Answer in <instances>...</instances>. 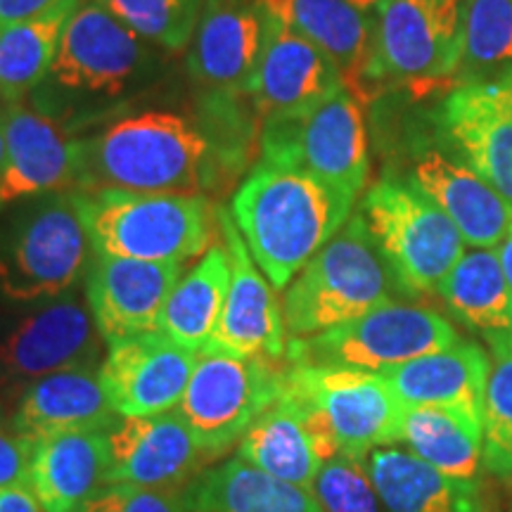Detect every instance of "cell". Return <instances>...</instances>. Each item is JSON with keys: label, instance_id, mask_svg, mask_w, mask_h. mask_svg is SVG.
Masks as SVG:
<instances>
[{"label": "cell", "instance_id": "cell-1", "mask_svg": "<svg viewBox=\"0 0 512 512\" xmlns=\"http://www.w3.org/2000/svg\"><path fill=\"white\" fill-rule=\"evenodd\" d=\"M240 166L214 133L174 112L121 117L81 138V192L207 195Z\"/></svg>", "mask_w": 512, "mask_h": 512}, {"label": "cell", "instance_id": "cell-2", "mask_svg": "<svg viewBox=\"0 0 512 512\" xmlns=\"http://www.w3.org/2000/svg\"><path fill=\"white\" fill-rule=\"evenodd\" d=\"M354 204L309 174L259 162L235 190L230 214L256 266L285 290L351 219Z\"/></svg>", "mask_w": 512, "mask_h": 512}, {"label": "cell", "instance_id": "cell-3", "mask_svg": "<svg viewBox=\"0 0 512 512\" xmlns=\"http://www.w3.org/2000/svg\"><path fill=\"white\" fill-rule=\"evenodd\" d=\"M157 46L140 38L95 0H83L64 29L60 50L34 102L72 126V117L110 107L157 76Z\"/></svg>", "mask_w": 512, "mask_h": 512}, {"label": "cell", "instance_id": "cell-4", "mask_svg": "<svg viewBox=\"0 0 512 512\" xmlns=\"http://www.w3.org/2000/svg\"><path fill=\"white\" fill-rule=\"evenodd\" d=\"M93 259L81 192H48L0 209V294L5 302H41L76 290Z\"/></svg>", "mask_w": 512, "mask_h": 512}, {"label": "cell", "instance_id": "cell-5", "mask_svg": "<svg viewBox=\"0 0 512 512\" xmlns=\"http://www.w3.org/2000/svg\"><path fill=\"white\" fill-rule=\"evenodd\" d=\"M81 214L95 254L152 264H185L219 235V207L207 195L81 192Z\"/></svg>", "mask_w": 512, "mask_h": 512}, {"label": "cell", "instance_id": "cell-6", "mask_svg": "<svg viewBox=\"0 0 512 512\" xmlns=\"http://www.w3.org/2000/svg\"><path fill=\"white\" fill-rule=\"evenodd\" d=\"M399 283L354 211L342 230L285 287L287 339L313 337L394 302ZM403 294V292H401Z\"/></svg>", "mask_w": 512, "mask_h": 512}, {"label": "cell", "instance_id": "cell-7", "mask_svg": "<svg viewBox=\"0 0 512 512\" xmlns=\"http://www.w3.org/2000/svg\"><path fill=\"white\" fill-rule=\"evenodd\" d=\"M358 214L403 294H439L446 275L463 259L460 230L411 181H377L363 195Z\"/></svg>", "mask_w": 512, "mask_h": 512}, {"label": "cell", "instance_id": "cell-8", "mask_svg": "<svg viewBox=\"0 0 512 512\" xmlns=\"http://www.w3.org/2000/svg\"><path fill=\"white\" fill-rule=\"evenodd\" d=\"M102 344L81 287L12 304L0 313V408L12 413L31 384L57 370L98 366Z\"/></svg>", "mask_w": 512, "mask_h": 512}, {"label": "cell", "instance_id": "cell-9", "mask_svg": "<svg viewBox=\"0 0 512 512\" xmlns=\"http://www.w3.org/2000/svg\"><path fill=\"white\" fill-rule=\"evenodd\" d=\"M259 150V162L302 171L354 200L368 183L366 121L349 88L306 112L264 121Z\"/></svg>", "mask_w": 512, "mask_h": 512}, {"label": "cell", "instance_id": "cell-10", "mask_svg": "<svg viewBox=\"0 0 512 512\" xmlns=\"http://www.w3.org/2000/svg\"><path fill=\"white\" fill-rule=\"evenodd\" d=\"M458 330L439 311L389 302L313 337L287 339L294 366L358 368L380 373L458 344Z\"/></svg>", "mask_w": 512, "mask_h": 512}, {"label": "cell", "instance_id": "cell-11", "mask_svg": "<svg viewBox=\"0 0 512 512\" xmlns=\"http://www.w3.org/2000/svg\"><path fill=\"white\" fill-rule=\"evenodd\" d=\"M285 392L330 434L339 453L368 458L375 448L401 441L406 406L373 370L290 363Z\"/></svg>", "mask_w": 512, "mask_h": 512}, {"label": "cell", "instance_id": "cell-12", "mask_svg": "<svg viewBox=\"0 0 512 512\" xmlns=\"http://www.w3.org/2000/svg\"><path fill=\"white\" fill-rule=\"evenodd\" d=\"M290 363L200 354L178 413L211 460L238 444L254 420L278 401Z\"/></svg>", "mask_w": 512, "mask_h": 512}, {"label": "cell", "instance_id": "cell-13", "mask_svg": "<svg viewBox=\"0 0 512 512\" xmlns=\"http://www.w3.org/2000/svg\"><path fill=\"white\" fill-rule=\"evenodd\" d=\"M463 0H382L373 19L368 86L432 88L458 72Z\"/></svg>", "mask_w": 512, "mask_h": 512}, {"label": "cell", "instance_id": "cell-14", "mask_svg": "<svg viewBox=\"0 0 512 512\" xmlns=\"http://www.w3.org/2000/svg\"><path fill=\"white\" fill-rule=\"evenodd\" d=\"M5 169L0 209L48 192H81V138L31 98L5 102Z\"/></svg>", "mask_w": 512, "mask_h": 512}, {"label": "cell", "instance_id": "cell-15", "mask_svg": "<svg viewBox=\"0 0 512 512\" xmlns=\"http://www.w3.org/2000/svg\"><path fill=\"white\" fill-rule=\"evenodd\" d=\"M219 233L230 256V287L214 335L202 354L283 361L287 325L275 287L249 254L233 214L219 207Z\"/></svg>", "mask_w": 512, "mask_h": 512}, {"label": "cell", "instance_id": "cell-16", "mask_svg": "<svg viewBox=\"0 0 512 512\" xmlns=\"http://www.w3.org/2000/svg\"><path fill=\"white\" fill-rule=\"evenodd\" d=\"M110 472L107 484H136L147 489H185L214 463L192 437L183 415L164 411L117 418L107 430Z\"/></svg>", "mask_w": 512, "mask_h": 512}, {"label": "cell", "instance_id": "cell-17", "mask_svg": "<svg viewBox=\"0 0 512 512\" xmlns=\"http://www.w3.org/2000/svg\"><path fill=\"white\" fill-rule=\"evenodd\" d=\"M266 15L256 0H207L188 46V72L214 102L252 93Z\"/></svg>", "mask_w": 512, "mask_h": 512}, {"label": "cell", "instance_id": "cell-18", "mask_svg": "<svg viewBox=\"0 0 512 512\" xmlns=\"http://www.w3.org/2000/svg\"><path fill=\"white\" fill-rule=\"evenodd\" d=\"M197 358L162 330L121 339L107 347L100 377L119 418L174 411L181 403Z\"/></svg>", "mask_w": 512, "mask_h": 512}, {"label": "cell", "instance_id": "cell-19", "mask_svg": "<svg viewBox=\"0 0 512 512\" xmlns=\"http://www.w3.org/2000/svg\"><path fill=\"white\" fill-rule=\"evenodd\" d=\"M183 273L185 264L95 254L83 280V294L102 342L110 347L121 339L159 330L166 302Z\"/></svg>", "mask_w": 512, "mask_h": 512}, {"label": "cell", "instance_id": "cell-20", "mask_svg": "<svg viewBox=\"0 0 512 512\" xmlns=\"http://www.w3.org/2000/svg\"><path fill=\"white\" fill-rule=\"evenodd\" d=\"M342 88H347L344 76L323 50L266 15L264 46L249 93L261 124L311 110Z\"/></svg>", "mask_w": 512, "mask_h": 512}, {"label": "cell", "instance_id": "cell-21", "mask_svg": "<svg viewBox=\"0 0 512 512\" xmlns=\"http://www.w3.org/2000/svg\"><path fill=\"white\" fill-rule=\"evenodd\" d=\"M439 124L463 162L512 204V81L460 83Z\"/></svg>", "mask_w": 512, "mask_h": 512}, {"label": "cell", "instance_id": "cell-22", "mask_svg": "<svg viewBox=\"0 0 512 512\" xmlns=\"http://www.w3.org/2000/svg\"><path fill=\"white\" fill-rule=\"evenodd\" d=\"M411 183L453 221L465 245L496 249L512 226V204L477 171L444 152H420L413 159Z\"/></svg>", "mask_w": 512, "mask_h": 512}, {"label": "cell", "instance_id": "cell-23", "mask_svg": "<svg viewBox=\"0 0 512 512\" xmlns=\"http://www.w3.org/2000/svg\"><path fill=\"white\" fill-rule=\"evenodd\" d=\"M117 418L100 366L67 368L41 377L12 408L19 432L34 444L62 434L107 432Z\"/></svg>", "mask_w": 512, "mask_h": 512}, {"label": "cell", "instance_id": "cell-24", "mask_svg": "<svg viewBox=\"0 0 512 512\" xmlns=\"http://www.w3.org/2000/svg\"><path fill=\"white\" fill-rule=\"evenodd\" d=\"M380 375L406 408H456L484 425L489 354L475 342H458L444 351L384 368Z\"/></svg>", "mask_w": 512, "mask_h": 512}, {"label": "cell", "instance_id": "cell-25", "mask_svg": "<svg viewBox=\"0 0 512 512\" xmlns=\"http://www.w3.org/2000/svg\"><path fill=\"white\" fill-rule=\"evenodd\" d=\"M266 15L318 46L344 76L351 93L368 91L373 22L349 0H256Z\"/></svg>", "mask_w": 512, "mask_h": 512}, {"label": "cell", "instance_id": "cell-26", "mask_svg": "<svg viewBox=\"0 0 512 512\" xmlns=\"http://www.w3.org/2000/svg\"><path fill=\"white\" fill-rule=\"evenodd\" d=\"M107 432H76L38 441L29 484L46 512H79L107 484Z\"/></svg>", "mask_w": 512, "mask_h": 512}, {"label": "cell", "instance_id": "cell-27", "mask_svg": "<svg viewBox=\"0 0 512 512\" xmlns=\"http://www.w3.org/2000/svg\"><path fill=\"white\" fill-rule=\"evenodd\" d=\"M384 512H489L475 482L453 479L401 448H375L366 458Z\"/></svg>", "mask_w": 512, "mask_h": 512}, {"label": "cell", "instance_id": "cell-28", "mask_svg": "<svg viewBox=\"0 0 512 512\" xmlns=\"http://www.w3.org/2000/svg\"><path fill=\"white\" fill-rule=\"evenodd\" d=\"M183 496L190 512H325L311 491L280 482L238 456L202 470Z\"/></svg>", "mask_w": 512, "mask_h": 512}, {"label": "cell", "instance_id": "cell-29", "mask_svg": "<svg viewBox=\"0 0 512 512\" xmlns=\"http://www.w3.org/2000/svg\"><path fill=\"white\" fill-rule=\"evenodd\" d=\"M238 458L280 482L311 491L323 460L306 427L302 408L285 392L240 439Z\"/></svg>", "mask_w": 512, "mask_h": 512}, {"label": "cell", "instance_id": "cell-30", "mask_svg": "<svg viewBox=\"0 0 512 512\" xmlns=\"http://www.w3.org/2000/svg\"><path fill=\"white\" fill-rule=\"evenodd\" d=\"M83 0H57L34 17L0 27V98L17 102L48 79L64 29Z\"/></svg>", "mask_w": 512, "mask_h": 512}, {"label": "cell", "instance_id": "cell-31", "mask_svg": "<svg viewBox=\"0 0 512 512\" xmlns=\"http://www.w3.org/2000/svg\"><path fill=\"white\" fill-rule=\"evenodd\" d=\"M228 287V249L223 242H214L176 283L166 302L159 330L192 354H202L221 318Z\"/></svg>", "mask_w": 512, "mask_h": 512}, {"label": "cell", "instance_id": "cell-32", "mask_svg": "<svg viewBox=\"0 0 512 512\" xmlns=\"http://www.w3.org/2000/svg\"><path fill=\"white\" fill-rule=\"evenodd\" d=\"M401 444L434 470L472 482L482 467L484 425L456 408H406Z\"/></svg>", "mask_w": 512, "mask_h": 512}, {"label": "cell", "instance_id": "cell-33", "mask_svg": "<svg viewBox=\"0 0 512 512\" xmlns=\"http://www.w3.org/2000/svg\"><path fill=\"white\" fill-rule=\"evenodd\" d=\"M448 311L484 339L512 332V287L496 249H472L439 287Z\"/></svg>", "mask_w": 512, "mask_h": 512}, {"label": "cell", "instance_id": "cell-34", "mask_svg": "<svg viewBox=\"0 0 512 512\" xmlns=\"http://www.w3.org/2000/svg\"><path fill=\"white\" fill-rule=\"evenodd\" d=\"M456 76L512 81V0H463Z\"/></svg>", "mask_w": 512, "mask_h": 512}, {"label": "cell", "instance_id": "cell-35", "mask_svg": "<svg viewBox=\"0 0 512 512\" xmlns=\"http://www.w3.org/2000/svg\"><path fill=\"white\" fill-rule=\"evenodd\" d=\"M489 342V382L484 406L482 465L501 482H512V332Z\"/></svg>", "mask_w": 512, "mask_h": 512}, {"label": "cell", "instance_id": "cell-36", "mask_svg": "<svg viewBox=\"0 0 512 512\" xmlns=\"http://www.w3.org/2000/svg\"><path fill=\"white\" fill-rule=\"evenodd\" d=\"M152 46L183 50L190 46L207 0H95Z\"/></svg>", "mask_w": 512, "mask_h": 512}, {"label": "cell", "instance_id": "cell-37", "mask_svg": "<svg viewBox=\"0 0 512 512\" xmlns=\"http://www.w3.org/2000/svg\"><path fill=\"white\" fill-rule=\"evenodd\" d=\"M311 494L325 512H384L366 458L347 453L323 463Z\"/></svg>", "mask_w": 512, "mask_h": 512}, {"label": "cell", "instance_id": "cell-38", "mask_svg": "<svg viewBox=\"0 0 512 512\" xmlns=\"http://www.w3.org/2000/svg\"><path fill=\"white\" fill-rule=\"evenodd\" d=\"M79 512H190L183 489H147L136 484H105Z\"/></svg>", "mask_w": 512, "mask_h": 512}, {"label": "cell", "instance_id": "cell-39", "mask_svg": "<svg viewBox=\"0 0 512 512\" xmlns=\"http://www.w3.org/2000/svg\"><path fill=\"white\" fill-rule=\"evenodd\" d=\"M36 444L19 432L12 413L0 408V489L29 484Z\"/></svg>", "mask_w": 512, "mask_h": 512}, {"label": "cell", "instance_id": "cell-40", "mask_svg": "<svg viewBox=\"0 0 512 512\" xmlns=\"http://www.w3.org/2000/svg\"><path fill=\"white\" fill-rule=\"evenodd\" d=\"M0 512H46L38 503L31 484H17L0 489Z\"/></svg>", "mask_w": 512, "mask_h": 512}, {"label": "cell", "instance_id": "cell-41", "mask_svg": "<svg viewBox=\"0 0 512 512\" xmlns=\"http://www.w3.org/2000/svg\"><path fill=\"white\" fill-rule=\"evenodd\" d=\"M55 3L57 0H0V27L34 17Z\"/></svg>", "mask_w": 512, "mask_h": 512}, {"label": "cell", "instance_id": "cell-42", "mask_svg": "<svg viewBox=\"0 0 512 512\" xmlns=\"http://www.w3.org/2000/svg\"><path fill=\"white\" fill-rule=\"evenodd\" d=\"M496 254H498V261H501V266H503L505 278H508V283L512 287V226L508 233H505V238L498 242Z\"/></svg>", "mask_w": 512, "mask_h": 512}, {"label": "cell", "instance_id": "cell-43", "mask_svg": "<svg viewBox=\"0 0 512 512\" xmlns=\"http://www.w3.org/2000/svg\"><path fill=\"white\" fill-rule=\"evenodd\" d=\"M5 157H8V150H5V124H3V110H0V176H3V169H5Z\"/></svg>", "mask_w": 512, "mask_h": 512}, {"label": "cell", "instance_id": "cell-44", "mask_svg": "<svg viewBox=\"0 0 512 512\" xmlns=\"http://www.w3.org/2000/svg\"><path fill=\"white\" fill-rule=\"evenodd\" d=\"M351 5H354V8H358L361 12H375L377 10V5L382 3V0H349Z\"/></svg>", "mask_w": 512, "mask_h": 512}]
</instances>
